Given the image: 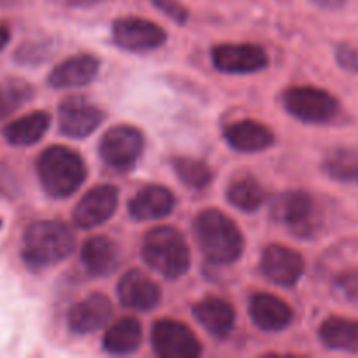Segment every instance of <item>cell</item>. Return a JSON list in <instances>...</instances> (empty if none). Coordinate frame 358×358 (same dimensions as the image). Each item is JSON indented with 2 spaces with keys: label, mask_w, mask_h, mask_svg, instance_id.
Returning <instances> with one entry per match:
<instances>
[{
  "label": "cell",
  "mask_w": 358,
  "mask_h": 358,
  "mask_svg": "<svg viewBox=\"0 0 358 358\" xmlns=\"http://www.w3.org/2000/svg\"><path fill=\"white\" fill-rule=\"evenodd\" d=\"M83 264L96 276L108 275L119 264V247L107 236H93L84 243L80 252Z\"/></svg>",
  "instance_id": "7402d4cb"
},
{
  "label": "cell",
  "mask_w": 358,
  "mask_h": 358,
  "mask_svg": "<svg viewBox=\"0 0 358 358\" xmlns=\"http://www.w3.org/2000/svg\"><path fill=\"white\" fill-rule=\"evenodd\" d=\"M103 121V112L80 96H70L59 105V131L72 138H86Z\"/></svg>",
  "instance_id": "4fadbf2b"
},
{
  "label": "cell",
  "mask_w": 358,
  "mask_h": 358,
  "mask_svg": "<svg viewBox=\"0 0 358 358\" xmlns=\"http://www.w3.org/2000/svg\"><path fill=\"white\" fill-rule=\"evenodd\" d=\"M112 37L121 49L142 52L161 48L166 42V31L143 17H121L112 27Z\"/></svg>",
  "instance_id": "9c48e42d"
},
{
  "label": "cell",
  "mask_w": 358,
  "mask_h": 358,
  "mask_svg": "<svg viewBox=\"0 0 358 358\" xmlns=\"http://www.w3.org/2000/svg\"><path fill=\"white\" fill-rule=\"evenodd\" d=\"M262 275L280 287H294L304 273V259L299 252L283 245H269L262 252Z\"/></svg>",
  "instance_id": "8fae6325"
},
{
  "label": "cell",
  "mask_w": 358,
  "mask_h": 358,
  "mask_svg": "<svg viewBox=\"0 0 358 358\" xmlns=\"http://www.w3.org/2000/svg\"><path fill=\"white\" fill-rule=\"evenodd\" d=\"M212 62L224 73H254L264 70L269 58L257 44H220L213 48Z\"/></svg>",
  "instance_id": "30bf717a"
},
{
  "label": "cell",
  "mask_w": 358,
  "mask_h": 358,
  "mask_svg": "<svg viewBox=\"0 0 358 358\" xmlns=\"http://www.w3.org/2000/svg\"><path fill=\"white\" fill-rule=\"evenodd\" d=\"M250 317L261 331L280 332L292 324L294 313L285 301L262 292L250 299Z\"/></svg>",
  "instance_id": "e0dca14e"
},
{
  "label": "cell",
  "mask_w": 358,
  "mask_h": 358,
  "mask_svg": "<svg viewBox=\"0 0 358 358\" xmlns=\"http://www.w3.org/2000/svg\"><path fill=\"white\" fill-rule=\"evenodd\" d=\"M119 192L114 185H98L87 191L73 208V222L83 229H91L107 222L114 215Z\"/></svg>",
  "instance_id": "7c38bea8"
},
{
  "label": "cell",
  "mask_w": 358,
  "mask_h": 358,
  "mask_svg": "<svg viewBox=\"0 0 358 358\" xmlns=\"http://www.w3.org/2000/svg\"><path fill=\"white\" fill-rule=\"evenodd\" d=\"M156 9H159L161 13L166 14L168 17L175 21L178 24H185L189 20V10L187 7L184 6L178 0H149Z\"/></svg>",
  "instance_id": "f1b7e54d"
},
{
  "label": "cell",
  "mask_w": 358,
  "mask_h": 358,
  "mask_svg": "<svg viewBox=\"0 0 358 358\" xmlns=\"http://www.w3.org/2000/svg\"><path fill=\"white\" fill-rule=\"evenodd\" d=\"M112 317V303L103 294H91L69 313V327L76 334H91L103 327Z\"/></svg>",
  "instance_id": "9a60e30c"
},
{
  "label": "cell",
  "mask_w": 358,
  "mask_h": 358,
  "mask_svg": "<svg viewBox=\"0 0 358 358\" xmlns=\"http://www.w3.org/2000/svg\"><path fill=\"white\" fill-rule=\"evenodd\" d=\"M98 69L100 62L93 55H73L49 73L48 83L56 90L86 86L96 77Z\"/></svg>",
  "instance_id": "2e32d148"
},
{
  "label": "cell",
  "mask_w": 358,
  "mask_h": 358,
  "mask_svg": "<svg viewBox=\"0 0 358 358\" xmlns=\"http://www.w3.org/2000/svg\"><path fill=\"white\" fill-rule=\"evenodd\" d=\"M142 325L136 318H122L115 322L103 336V350L112 355H126L140 348Z\"/></svg>",
  "instance_id": "cb8c5ba5"
},
{
  "label": "cell",
  "mask_w": 358,
  "mask_h": 358,
  "mask_svg": "<svg viewBox=\"0 0 358 358\" xmlns=\"http://www.w3.org/2000/svg\"><path fill=\"white\" fill-rule=\"evenodd\" d=\"M175 208V196L163 185H147L129 201V213L136 220H156L168 217Z\"/></svg>",
  "instance_id": "ac0fdd59"
},
{
  "label": "cell",
  "mask_w": 358,
  "mask_h": 358,
  "mask_svg": "<svg viewBox=\"0 0 358 358\" xmlns=\"http://www.w3.org/2000/svg\"><path fill=\"white\" fill-rule=\"evenodd\" d=\"M273 219L283 224L292 234L308 238L317 231V206L311 194L304 191L283 192L273 203Z\"/></svg>",
  "instance_id": "8992f818"
},
{
  "label": "cell",
  "mask_w": 358,
  "mask_h": 358,
  "mask_svg": "<svg viewBox=\"0 0 358 358\" xmlns=\"http://www.w3.org/2000/svg\"><path fill=\"white\" fill-rule=\"evenodd\" d=\"M48 51H45L44 45L41 42H35V44H23L16 51V59L21 63H37L42 62L45 58Z\"/></svg>",
  "instance_id": "f546056e"
},
{
  "label": "cell",
  "mask_w": 358,
  "mask_h": 358,
  "mask_svg": "<svg viewBox=\"0 0 358 358\" xmlns=\"http://www.w3.org/2000/svg\"><path fill=\"white\" fill-rule=\"evenodd\" d=\"M175 173L180 178L182 184L194 191H201L206 185L212 182L213 173L206 163L199 159H192V157H175L171 161Z\"/></svg>",
  "instance_id": "83f0119b"
},
{
  "label": "cell",
  "mask_w": 358,
  "mask_h": 358,
  "mask_svg": "<svg viewBox=\"0 0 358 358\" xmlns=\"http://www.w3.org/2000/svg\"><path fill=\"white\" fill-rule=\"evenodd\" d=\"M37 173L44 191L52 198H69L86 180L83 157L62 145L42 150L37 159Z\"/></svg>",
  "instance_id": "3957f363"
},
{
  "label": "cell",
  "mask_w": 358,
  "mask_h": 358,
  "mask_svg": "<svg viewBox=\"0 0 358 358\" xmlns=\"http://www.w3.org/2000/svg\"><path fill=\"white\" fill-rule=\"evenodd\" d=\"M9 38H10L9 28L3 27V24H0V51H2L7 44H9Z\"/></svg>",
  "instance_id": "1f68e13d"
},
{
  "label": "cell",
  "mask_w": 358,
  "mask_h": 358,
  "mask_svg": "<svg viewBox=\"0 0 358 358\" xmlns=\"http://www.w3.org/2000/svg\"><path fill=\"white\" fill-rule=\"evenodd\" d=\"M227 199L243 212H255L264 203V189L252 177L238 178L227 189Z\"/></svg>",
  "instance_id": "4316f807"
},
{
  "label": "cell",
  "mask_w": 358,
  "mask_h": 358,
  "mask_svg": "<svg viewBox=\"0 0 358 358\" xmlns=\"http://www.w3.org/2000/svg\"><path fill=\"white\" fill-rule=\"evenodd\" d=\"M0 227H2V219H0Z\"/></svg>",
  "instance_id": "d6a6232c"
},
{
  "label": "cell",
  "mask_w": 358,
  "mask_h": 358,
  "mask_svg": "<svg viewBox=\"0 0 358 358\" xmlns=\"http://www.w3.org/2000/svg\"><path fill=\"white\" fill-rule=\"evenodd\" d=\"M143 135L140 129L119 124L105 131L100 140V156L115 170H129L143 152Z\"/></svg>",
  "instance_id": "52a82bcc"
},
{
  "label": "cell",
  "mask_w": 358,
  "mask_h": 358,
  "mask_svg": "<svg viewBox=\"0 0 358 358\" xmlns=\"http://www.w3.org/2000/svg\"><path fill=\"white\" fill-rule=\"evenodd\" d=\"M51 124V117L48 112L35 110L30 114L23 115V117L16 119V121L9 122L3 128L2 135L7 143L14 147H28L37 143Z\"/></svg>",
  "instance_id": "44dd1931"
},
{
  "label": "cell",
  "mask_w": 358,
  "mask_h": 358,
  "mask_svg": "<svg viewBox=\"0 0 358 358\" xmlns=\"http://www.w3.org/2000/svg\"><path fill=\"white\" fill-rule=\"evenodd\" d=\"M324 171L332 180L358 184V152L353 149H334L324 159Z\"/></svg>",
  "instance_id": "484cf974"
},
{
  "label": "cell",
  "mask_w": 358,
  "mask_h": 358,
  "mask_svg": "<svg viewBox=\"0 0 358 358\" xmlns=\"http://www.w3.org/2000/svg\"><path fill=\"white\" fill-rule=\"evenodd\" d=\"M196 240L203 255L213 264H233L243 252L241 231L224 212L203 210L194 222Z\"/></svg>",
  "instance_id": "7a4b0ae2"
},
{
  "label": "cell",
  "mask_w": 358,
  "mask_h": 358,
  "mask_svg": "<svg viewBox=\"0 0 358 358\" xmlns=\"http://www.w3.org/2000/svg\"><path fill=\"white\" fill-rule=\"evenodd\" d=\"M192 315L215 338H226L233 331L234 322H236V315L231 304L212 296L194 304Z\"/></svg>",
  "instance_id": "ffe728a7"
},
{
  "label": "cell",
  "mask_w": 358,
  "mask_h": 358,
  "mask_svg": "<svg viewBox=\"0 0 358 358\" xmlns=\"http://www.w3.org/2000/svg\"><path fill=\"white\" fill-rule=\"evenodd\" d=\"M76 247L72 229L62 220H35L23 233V261L42 269L69 257Z\"/></svg>",
  "instance_id": "6da1fadb"
},
{
  "label": "cell",
  "mask_w": 358,
  "mask_h": 358,
  "mask_svg": "<svg viewBox=\"0 0 358 358\" xmlns=\"http://www.w3.org/2000/svg\"><path fill=\"white\" fill-rule=\"evenodd\" d=\"M147 264L166 278H180L191 266L187 241L170 226L154 227L145 234L142 248Z\"/></svg>",
  "instance_id": "277c9868"
},
{
  "label": "cell",
  "mask_w": 358,
  "mask_h": 358,
  "mask_svg": "<svg viewBox=\"0 0 358 358\" xmlns=\"http://www.w3.org/2000/svg\"><path fill=\"white\" fill-rule=\"evenodd\" d=\"M224 136L226 142L240 152H261L275 143L271 129L252 119H243L227 126Z\"/></svg>",
  "instance_id": "d6986e66"
},
{
  "label": "cell",
  "mask_w": 358,
  "mask_h": 358,
  "mask_svg": "<svg viewBox=\"0 0 358 358\" xmlns=\"http://www.w3.org/2000/svg\"><path fill=\"white\" fill-rule=\"evenodd\" d=\"M35 90L28 80L9 77L0 83V121L10 117L34 98Z\"/></svg>",
  "instance_id": "d4e9b609"
},
{
  "label": "cell",
  "mask_w": 358,
  "mask_h": 358,
  "mask_svg": "<svg viewBox=\"0 0 358 358\" xmlns=\"http://www.w3.org/2000/svg\"><path fill=\"white\" fill-rule=\"evenodd\" d=\"M336 58L343 69L350 70V72H358V49L352 45H339L336 51Z\"/></svg>",
  "instance_id": "4dcf8cb0"
},
{
  "label": "cell",
  "mask_w": 358,
  "mask_h": 358,
  "mask_svg": "<svg viewBox=\"0 0 358 358\" xmlns=\"http://www.w3.org/2000/svg\"><path fill=\"white\" fill-rule=\"evenodd\" d=\"M117 296L121 304H124L126 308L150 311L159 304L161 290L157 283L150 280L145 273L131 269L119 282Z\"/></svg>",
  "instance_id": "5bb4252c"
},
{
  "label": "cell",
  "mask_w": 358,
  "mask_h": 358,
  "mask_svg": "<svg viewBox=\"0 0 358 358\" xmlns=\"http://www.w3.org/2000/svg\"><path fill=\"white\" fill-rule=\"evenodd\" d=\"M320 341L329 350L358 353V322L341 317H331L322 324Z\"/></svg>",
  "instance_id": "603a6c76"
},
{
  "label": "cell",
  "mask_w": 358,
  "mask_h": 358,
  "mask_svg": "<svg viewBox=\"0 0 358 358\" xmlns=\"http://www.w3.org/2000/svg\"><path fill=\"white\" fill-rule=\"evenodd\" d=\"M283 105L303 122H322L331 121L339 110V103L329 91L315 86H296L283 93Z\"/></svg>",
  "instance_id": "5b68a950"
},
{
  "label": "cell",
  "mask_w": 358,
  "mask_h": 358,
  "mask_svg": "<svg viewBox=\"0 0 358 358\" xmlns=\"http://www.w3.org/2000/svg\"><path fill=\"white\" fill-rule=\"evenodd\" d=\"M154 352L163 358H196L201 355V343L194 332L175 320H159L152 327Z\"/></svg>",
  "instance_id": "ba28073f"
}]
</instances>
